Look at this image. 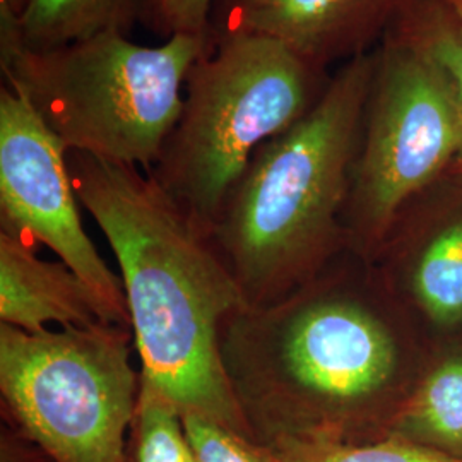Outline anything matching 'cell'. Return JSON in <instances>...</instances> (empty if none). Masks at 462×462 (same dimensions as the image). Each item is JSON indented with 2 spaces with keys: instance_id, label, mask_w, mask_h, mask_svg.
Listing matches in <instances>:
<instances>
[{
  "instance_id": "cell-1",
  "label": "cell",
  "mask_w": 462,
  "mask_h": 462,
  "mask_svg": "<svg viewBox=\"0 0 462 462\" xmlns=\"http://www.w3.org/2000/svg\"><path fill=\"white\" fill-rule=\"evenodd\" d=\"M67 165L116 254L141 374L182 416L254 439L219 355L221 326L245 301L211 235L139 166L83 151H67Z\"/></svg>"
},
{
  "instance_id": "cell-13",
  "label": "cell",
  "mask_w": 462,
  "mask_h": 462,
  "mask_svg": "<svg viewBox=\"0 0 462 462\" xmlns=\"http://www.w3.org/2000/svg\"><path fill=\"white\" fill-rule=\"evenodd\" d=\"M414 295L439 324L462 322V211L425 248L413 276Z\"/></svg>"
},
{
  "instance_id": "cell-17",
  "label": "cell",
  "mask_w": 462,
  "mask_h": 462,
  "mask_svg": "<svg viewBox=\"0 0 462 462\" xmlns=\"http://www.w3.org/2000/svg\"><path fill=\"white\" fill-rule=\"evenodd\" d=\"M183 427L198 462H278L273 447L200 414H183Z\"/></svg>"
},
{
  "instance_id": "cell-21",
  "label": "cell",
  "mask_w": 462,
  "mask_h": 462,
  "mask_svg": "<svg viewBox=\"0 0 462 462\" xmlns=\"http://www.w3.org/2000/svg\"><path fill=\"white\" fill-rule=\"evenodd\" d=\"M9 5H11V9L16 13V14H19L21 11H23V7H24V2L26 0H5Z\"/></svg>"
},
{
  "instance_id": "cell-4",
  "label": "cell",
  "mask_w": 462,
  "mask_h": 462,
  "mask_svg": "<svg viewBox=\"0 0 462 462\" xmlns=\"http://www.w3.org/2000/svg\"><path fill=\"white\" fill-rule=\"evenodd\" d=\"M208 50L192 34L158 47L116 32L49 50L0 40V67L67 151L149 171L182 114L189 70Z\"/></svg>"
},
{
  "instance_id": "cell-12",
  "label": "cell",
  "mask_w": 462,
  "mask_h": 462,
  "mask_svg": "<svg viewBox=\"0 0 462 462\" xmlns=\"http://www.w3.org/2000/svg\"><path fill=\"white\" fill-rule=\"evenodd\" d=\"M389 435L462 459V360L435 368L401 402Z\"/></svg>"
},
{
  "instance_id": "cell-5",
  "label": "cell",
  "mask_w": 462,
  "mask_h": 462,
  "mask_svg": "<svg viewBox=\"0 0 462 462\" xmlns=\"http://www.w3.org/2000/svg\"><path fill=\"white\" fill-rule=\"evenodd\" d=\"M329 79L278 40H216L190 67L182 114L146 173L211 235L255 151L307 116Z\"/></svg>"
},
{
  "instance_id": "cell-2",
  "label": "cell",
  "mask_w": 462,
  "mask_h": 462,
  "mask_svg": "<svg viewBox=\"0 0 462 462\" xmlns=\"http://www.w3.org/2000/svg\"><path fill=\"white\" fill-rule=\"evenodd\" d=\"M219 355L240 411L264 446L389 437L396 334L366 298L320 273L276 303L230 315Z\"/></svg>"
},
{
  "instance_id": "cell-8",
  "label": "cell",
  "mask_w": 462,
  "mask_h": 462,
  "mask_svg": "<svg viewBox=\"0 0 462 462\" xmlns=\"http://www.w3.org/2000/svg\"><path fill=\"white\" fill-rule=\"evenodd\" d=\"M67 148L13 84L0 88V231L49 247L91 288L112 324L131 328L120 276L84 230Z\"/></svg>"
},
{
  "instance_id": "cell-14",
  "label": "cell",
  "mask_w": 462,
  "mask_h": 462,
  "mask_svg": "<svg viewBox=\"0 0 462 462\" xmlns=\"http://www.w3.org/2000/svg\"><path fill=\"white\" fill-rule=\"evenodd\" d=\"M389 28L411 38L444 70L459 108L462 127V32L442 0H402ZM448 175L462 179V141Z\"/></svg>"
},
{
  "instance_id": "cell-18",
  "label": "cell",
  "mask_w": 462,
  "mask_h": 462,
  "mask_svg": "<svg viewBox=\"0 0 462 462\" xmlns=\"http://www.w3.org/2000/svg\"><path fill=\"white\" fill-rule=\"evenodd\" d=\"M215 4L216 0H146L143 23L166 40L175 34H192L209 42Z\"/></svg>"
},
{
  "instance_id": "cell-10",
  "label": "cell",
  "mask_w": 462,
  "mask_h": 462,
  "mask_svg": "<svg viewBox=\"0 0 462 462\" xmlns=\"http://www.w3.org/2000/svg\"><path fill=\"white\" fill-rule=\"evenodd\" d=\"M38 247L0 231V324L26 332L112 324L91 288L62 261L42 259Z\"/></svg>"
},
{
  "instance_id": "cell-3",
  "label": "cell",
  "mask_w": 462,
  "mask_h": 462,
  "mask_svg": "<svg viewBox=\"0 0 462 462\" xmlns=\"http://www.w3.org/2000/svg\"><path fill=\"white\" fill-rule=\"evenodd\" d=\"M375 67L366 51L332 76L310 112L252 156L211 238L245 307L315 278L347 238L343 215Z\"/></svg>"
},
{
  "instance_id": "cell-20",
  "label": "cell",
  "mask_w": 462,
  "mask_h": 462,
  "mask_svg": "<svg viewBox=\"0 0 462 462\" xmlns=\"http://www.w3.org/2000/svg\"><path fill=\"white\" fill-rule=\"evenodd\" d=\"M442 4L462 32V0H442Z\"/></svg>"
},
{
  "instance_id": "cell-6",
  "label": "cell",
  "mask_w": 462,
  "mask_h": 462,
  "mask_svg": "<svg viewBox=\"0 0 462 462\" xmlns=\"http://www.w3.org/2000/svg\"><path fill=\"white\" fill-rule=\"evenodd\" d=\"M131 328L26 332L0 324V406L57 462H127L139 396Z\"/></svg>"
},
{
  "instance_id": "cell-19",
  "label": "cell",
  "mask_w": 462,
  "mask_h": 462,
  "mask_svg": "<svg viewBox=\"0 0 462 462\" xmlns=\"http://www.w3.org/2000/svg\"><path fill=\"white\" fill-rule=\"evenodd\" d=\"M0 462H57L42 446L9 423L0 430Z\"/></svg>"
},
{
  "instance_id": "cell-11",
  "label": "cell",
  "mask_w": 462,
  "mask_h": 462,
  "mask_svg": "<svg viewBox=\"0 0 462 462\" xmlns=\"http://www.w3.org/2000/svg\"><path fill=\"white\" fill-rule=\"evenodd\" d=\"M146 0H26L16 14L0 0V40L49 50L101 33L133 32L143 23Z\"/></svg>"
},
{
  "instance_id": "cell-9",
  "label": "cell",
  "mask_w": 462,
  "mask_h": 462,
  "mask_svg": "<svg viewBox=\"0 0 462 462\" xmlns=\"http://www.w3.org/2000/svg\"><path fill=\"white\" fill-rule=\"evenodd\" d=\"M402 0H216L209 42L233 34L278 40L317 69L347 62L385 33Z\"/></svg>"
},
{
  "instance_id": "cell-7",
  "label": "cell",
  "mask_w": 462,
  "mask_h": 462,
  "mask_svg": "<svg viewBox=\"0 0 462 462\" xmlns=\"http://www.w3.org/2000/svg\"><path fill=\"white\" fill-rule=\"evenodd\" d=\"M375 53L343 223L377 248L420 192L448 173L461 148L459 108L444 70L411 38L387 28Z\"/></svg>"
},
{
  "instance_id": "cell-15",
  "label": "cell",
  "mask_w": 462,
  "mask_h": 462,
  "mask_svg": "<svg viewBox=\"0 0 462 462\" xmlns=\"http://www.w3.org/2000/svg\"><path fill=\"white\" fill-rule=\"evenodd\" d=\"M127 462H198L179 408L143 374L127 439Z\"/></svg>"
},
{
  "instance_id": "cell-16",
  "label": "cell",
  "mask_w": 462,
  "mask_h": 462,
  "mask_svg": "<svg viewBox=\"0 0 462 462\" xmlns=\"http://www.w3.org/2000/svg\"><path fill=\"white\" fill-rule=\"evenodd\" d=\"M273 448L278 462H462L396 435L366 444L303 440L282 442Z\"/></svg>"
}]
</instances>
